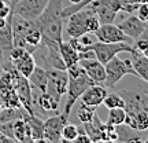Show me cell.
<instances>
[{
    "label": "cell",
    "instance_id": "cell-42",
    "mask_svg": "<svg viewBox=\"0 0 148 143\" xmlns=\"http://www.w3.org/2000/svg\"><path fill=\"white\" fill-rule=\"evenodd\" d=\"M3 109V103H1V101H0V110Z\"/></svg>",
    "mask_w": 148,
    "mask_h": 143
},
{
    "label": "cell",
    "instance_id": "cell-30",
    "mask_svg": "<svg viewBox=\"0 0 148 143\" xmlns=\"http://www.w3.org/2000/svg\"><path fill=\"white\" fill-rule=\"evenodd\" d=\"M11 12H14L11 8L8 0H0V18H7Z\"/></svg>",
    "mask_w": 148,
    "mask_h": 143
},
{
    "label": "cell",
    "instance_id": "cell-28",
    "mask_svg": "<svg viewBox=\"0 0 148 143\" xmlns=\"http://www.w3.org/2000/svg\"><path fill=\"white\" fill-rule=\"evenodd\" d=\"M79 132V128L71 122H66L62 129V142H74Z\"/></svg>",
    "mask_w": 148,
    "mask_h": 143
},
{
    "label": "cell",
    "instance_id": "cell-18",
    "mask_svg": "<svg viewBox=\"0 0 148 143\" xmlns=\"http://www.w3.org/2000/svg\"><path fill=\"white\" fill-rule=\"evenodd\" d=\"M27 79H29V83H30V85H32V88H37L40 92L47 91L48 74H47V69H45V68L38 66V65L36 64L33 72L30 73V76H29Z\"/></svg>",
    "mask_w": 148,
    "mask_h": 143
},
{
    "label": "cell",
    "instance_id": "cell-21",
    "mask_svg": "<svg viewBox=\"0 0 148 143\" xmlns=\"http://www.w3.org/2000/svg\"><path fill=\"white\" fill-rule=\"evenodd\" d=\"M132 65L134 70H136L137 77L143 79L145 83H148V58L144 57L143 54L137 51V50H134V53H132Z\"/></svg>",
    "mask_w": 148,
    "mask_h": 143
},
{
    "label": "cell",
    "instance_id": "cell-1",
    "mask_svg": "<svg viewBox=\"0 0 148 143\" xmlns=\"http://www.w3.org/2000/svg\"><path fill=\"white\" fill-rule=\"evenodd\" d=\"M62 10H63V0H48L44 11L38 18H36L41 29L42 37L56 43L63 40L62 33H63L64 19L60 17Z\"/></svg>",
    "mask_w": 148,
    "mask_h": 143
},
{
    "label": "cell",
    "instance_id": "cell-5",
    "mask_svg": "<svg viewBox=\"0 0 148 143\" xmlns=\"http://www.w3.org/2000/svg\"><path fill=\"white\" fill-rule=\"evenodd\" d=\"M4 59H7L14 66V69L25 77H29L36 66L33 54L22 47H12L8 51H4Z\"/></svg>",
    "mask_w": 148,
    "mask_h": 143
},
{
    "label": "cell",
    "instance_id": "cell-19",
    "mask_svg": "<svg viewBox=\"0 0 148 143\" xmlns=\"http://www.w3.org/2000/svg\"><path fill=\"white\" fill-rule=\"evenodd\" d=\"M12 136L15 139V142H33L30 128H29V124L25 118H18L12 122Z\"/></svg>",
    "mask_w": 148,
    "mask_h": 143
},
{
    "label": "cell",
    "instance_id": "cell-29",
    "mask_svg": "<svg viewBox=\"0 0 148 143\" xmlns=\"http://www.w3.org/2000/svg\"><path fill=\"white\" fill-rule=\"evenodd\" d=\"M92 1H95V0H81V1L77 3V4H69L67 7H63V10H62V12H60V17L64 19V18H67L69 15H71V14H74V12H77L78 10L86 7L88 4H90Z\"/></svg>",
    "mask_w": 148,
    "mask_h": 143
},
{
    "label": "cell",
    "instance_id": "cell-24",
    "mask_svg": "<svg viewBox=\"0 0 148 143\" xmlns=\"http://www.w3.org/2000/svg\"><path fill=\"white\" fill-rule=\"evenodd\" d=\"M14 12L8 15V21L3 28H0V48L3 51H8L12 48V28H11V18Z\"/></svg>",
    "mask_w": 148,
    "mask_h": 143
},
{
    "label": "cell",
    "instance_id": "cell-9",
    "mask_svg": "<svg viewBox=\"0 0 148 143\" xmlns=\"http://www.w3.org/2000/svg\"><path fill=\"white\" fill-rule=\"evenodd\" d=\"M47 74H48L47 91L49 94H52L53 96L60 99L67 91V83H69L67 72L49 68V69H47Z\"/></svg>",
    "mask_w": 148,
    "mask_h": 143
},
{
    "label": "cell",
    "instance_id": "cell-27",
    "mask_svg": "<svg viewBox=\"0 0 148 143\" xmlns=\"http://www.w3.org/2000/svg\"><path fill=\"white\" fill-rule=\"evenodd\" d=\"M103 105L106 106V109H115V107H125V101L122 98L121 94H115V92H111V94H107L104 101H103Z\"/></svg>",
    "mask_w": 148,
    "mask_h": 143
},
{
    "label": "cell",
    "instance_id": "cell-2",
    "mask_svg": "<svg viewBox=\"0 0 148 143\" xmlns=\"http://www.w3.org/2000/svg\"><path fill=\"white\" fill-rule=\"evenodd\" d=\"M64 30L69 37H79L85 33H95L96 29L100 26V21L96 12L88 6L64 18Z\"/></svg>",
    "mask_w": 148,
    "mask_h": 143
},
{
    "label": "cell",
    "instance_id": "cell-20",
    "mask_svg": "<svg viewBox=\"0 0 148 143\" xmlns=\"http://www.w3.org/2000/svg\"><path fill=\"white\" fill-rule=\"evenodd\" d=\"M23 118L29 124L33 142H44V121L40 120L38 116L29 114V113H26Z\"/></svg>",
    "mask_w": 148,
    "mask_h": 143
},
{
    "label": "cell",
    "instance_id": "cell-40",
    "mask_svg": "<svg viewBox=\"0 0 148 143\" xmlns=\"http://www.w3.org/2000/svg\"><path fill=\"white\" fill-rule=\"evenodd\" d=\"M19 0H10V4H11V8H12V11H14V7H15V4L18 3Z\"/></svg>",
    "mask_w": 148,
    "mask_h": 143
},
{
    "label": "cell",
    "instance_id": "cell-14",
    "mask_svg": "<svg viewBox=\"0 0 148 143\" xmlns=\"http://www.w3.org/2000/svg\"><path fill=\"white\" fill-rule=\"evenodd\" d=\"M78 64L84 69L85 73L88 74V77L90 80H93L97 84L104 83V80H106V69H104V65L101 64L100 61H97L96 58L79 59Z\"/></svg>",
    "mask_w": 148,
    "mask_h": 143
},
{
    "label": "cell",
    "instance_id": "cell-39",
    "mask_svg": "<svg viewBox=\"0 0 148 143\" xmlns=\"http://www.w3.org/2000/svg\"><path fill=\"white\" fill-rule=\"evenodd\" d=\"M121 3H141V0H121Z\"/></svg>",
    "mask_w": 148,
    "mask_h": 143
},
{
    "label": "cell",
    "instance_id": "cell-25",
    "mask_svg": "<svg viewBox=\"0 0 148 143\" xmlns=\"http://www.w3.org/2000/svg\"><path fill=\"white\" fill-rule=\"evenodd\" d=\"M126 117V111L122 107H115V109H108V117H107V124H111L114 127L123 125Z\"/></svg>",
    "mask_w": 148,
    "mask_h": 143
},
{
    "label": "cell",
    "instance_id": "cell-35",
    "mask_svg": "<svg viewBox=\"0 0 148 143\" xmlns=\"http://www.w3.org/2000/svg\"><path fill=\"white\" fill-rule=\"evenodd\" d=\"M11 142H14L11 138H8L7 135H4V133L0 131V143H11Z\"/></svg>",
    "mask_w": 148,
    "mask_h": 143
},
{
    "label": "cell",
    "instance_id": "cell-17",
    "mask_svg": "<svg viewBox=\"0 0 148 143\" xmlns=\"http://www.w3.org/2000/svg\"><path fill=\"white\" fill-rule=\"evenodd\" d=\"M33 99H34V103H37V106L40 107L44 113H47V111H55V113H58L60 99L56 98V96H53L52 94H49L48 91L40 92V95L37 96V98H34V95H33Z\"/></svg>",
    "mask_w": 148,
    "mask_h": 143
},
{
    "label": "cell",
    "instance_id": "cell-13",
    "mask_svg": "<svg viewBox=\"0 0 148 143\" xmlns=\"http://www.w3.org/2000/svg\"><path fill=\"white\" fill-rule=\"evenodd\" d=\"M95 35L97 40L103 43H127L130 39L118 28V25L114 23H100V26L96 29Z\"/></svg>",
    "mask_w": 148,
    "mask_h": 143
},
{
    "label": "cell",
    "instance_id": "cell-34",
    "mask_svg": "<svg viewBox=\"0 0 148 143\" xmlns=\"http://www.w3.org/2000/svg\"><path fill=\"white\" fill-rule=\"evenodd\" d=\"M78 40L81 41V44H84L85 47H89L90 44H92V37H90L89 33H85V35H82V36L78 37Z\"/></svg>",
    "mask_w": 148,
    "mask_h": 143
},
{
    "label": "cell",
    "instance_id": "cell-33",
    "mask_svg": "<svg viewBox=\"0 0 148 143\" xmlns=\"http://www.w3.org/2000/svg\"><path fill=\"white\" fill-rule=\"evenodd\" d=\"M74 142H77V143H89L90 138L86 135V132H85L84 129H79V132H78V135H77V138H75Z\"/></svg>",
    "mask_w": 148,
    "mask_h": 143
},
{
    "label": "cell",
    "instance_id": "cell-4",
    "mask_svg": "<svg viewBox=\"0 0 148 143\" xmlns=\"http://www.w3.org/2000/svg\"><path fill=\"white\" fill-rule=\"evenodd\" d=\"M104 69H106V80H104L106 88H114L127 74L137 76L130 59H121L116 55L112 57L107 64H104Z\"/></svg>",
    "mask_w": 148,
    "mask_h": 143
},
{
    "label": "cell",
    "instance_id": "cell-41",
    "mask_svg": "<svg viewBox=\"0 0 148 143\" xmlns=\"http://www.w3.org/2000/svg\"><path fill=\"white\" fill-rule=\"evenodd\" d=\"M70 1V4H77V3H79L81 0H69Z\"/></svg>",
    "mask_w": 148,
    "mask_h": 143
},
{
    "label": "cell",
    "instance_id": "cell-10",
    "mask_svg": "<svg viewBox=\"0 0 148 143\" xmlns=\"http://www.w3.org/2000/svg\"><path fill=\"white\" fill-rule=\"evenodd\" d=\"M67 121L69 117H64L59 113L56 116L48 117L47 120H44V142H62V129Z\"/></svg>",
    "mask_w": 148,
    "mask_h": 143
},
{
    "label": "cell",
    "instance_id": "cell-26",
    "mask_svg": "<svg viewBox=\"0 0 148 143\" xmlns=\"http://www.w3.org/2000/svg\"><path fill=\"white\" fill-rule=\"evenodd\" d=\"M96 110H97V107L88 106V105L81 102L78 110H77V117L82 124H86V122H90L93 120V117L96 116Z\"/></svg>",
    "mask_w": 148,
    "mask_h": 143
},
{
    "label": "cell",
    "instance_id": "cell-15",
    "mask_svg": "<svg viewBox=\"0 0 148 143\" xmlns=\"http://www.w3.org/2000/svg\"><path fill=\"white\" fill-rule=\"evenodd\" d=\"M108 94L106 90L104 85H100V84H93L88 87L86 90L84 91V94L79 96V99L82 103L88 105V106H93V107H99L103 103L106 95Z\"/></svg>",
    "mask_w": 148,
    "mask_h": 143
},
{
    "label": "cell",
    "instance_id": "cell-3",
    "mask_svg": "<svg viewBox=\"0 0 148 143\" xmlns=\"http://www.w3.org/2000/svg\"><path fill=\"white\" fill-rule=\"evenodd\" d=\"M96 84L93 80H90L88 77V74L84 72V69L81 70L77 76H69V83H67V101H66V105H64L63 109V114L64 117L70 116V111L73 110L75 102L79 99V96L84 94V91L90 87V85Z\"/></svg>",
    "mask_w": 148,
    "mask_h": 143
},
{
    "label": "cell",
    "instance_id": "cell-11",
    "mask_svg": "<svg viewBox=\"0 0 148 143\" xmlns=\"http://www.w3.org/2000/svg\"><path fill=\"white\" fill-rule=\"evenodd\" d=\"M48 0H19L14 7V14L25 19H36L40 17Z\"/></svg>",
    "mask_w": 148,
    "mask_h": 143
},
{
    "label": "cell",
    "instance_id": "cell-31",
    "mask_svg": "<svg viewBox=\"0 0 148 143\" xmlns=\"http://www.w3.org/2000/svg\"><path fill=\"white\" fill-rule=\"evenodd\" d=\"M137 17L144 22H148V1L141 3L137 8Z\"/></svg>",
    "mask_w": 148,
    "mask_h": 143
},
{
    "label": "cell",
    "instance_id": "cell-32",
    "mask_svg": "<svg viewBox=\"0 0 148 143\" xmlns=\"http://www.w3.org/2000/svg\"><path fill=\"white\" fill-rule=\"evenodd\" d=\"M138 3H121V11L127 12V14H133L136 12L138 8Z\"/></svg>",
    "mask_w": 148,
    "mask_h": 143
},
{
    "label": "cell",
    "instance_id": "cell-8",
    "mask_svg": "<svg viewBox=\"0 0 148 143\" xmlns=\"http://www.w3.org/2000/svg\"><path fill=\"white\" fill-rule=\"evenodd\" d=\"M88 7L96 12L100 23H112L121 11V0H95Z\"/></svg>",
    "mask_w": 148,
    "mask_h": 143
},
{
    "label": "cell",
    "instance_id": "cell-6",
    "mask_svg": "<svg viewBox=\"0 0 148 143\" xmlns=\"http://www.w3.org/2000/svg\"><path fill=\"white\" fill-rule=\"evenodd\" d=\"M89 50L93 51L95 54V58L97 61H100L101 64L104 65L110 61L112 57H115L118 54L121 53H134L136 48L133 47L132 44L129 43H125V41H121V43H103V41H99L97 43H92L89 46Z\"/></svg>",
    "mask_w": 148,
    "mask_h": 143
},
{
    "label": "cell",
    "instance_id": "cell-7",
    "mask_svg": "<svg viewBox=\"0 0 148 143\" xmlns=\"http://www.w3.org/2000/svg\"><path fill=\"white\" fill-rule=\"evenodd\" d=\"M14 88L19 101L22 103V107L29 113V114H34L36 116V111H34V101H33V88L29 79L19 74L16 70H14Z\"/></svg>",
    "mask_w": 148,
    "mask_h": 143
},
{
    "label": "cell",
    "instance_id": "cell-38",
    "mask_svg": "<svg viewBox=\"0 0 148 143\" xmlns=\"http://www.w3.org/2000/svg\"><path fill=\"white\" fill-rule=\"evenodd\" d=\"M7 21H8V17L7 18H0V28H3L7 23Z\"/></svg>",
    "mask_w": 148,
    "mask_h": 143
},
{
    "label": "cell",
    "instance_id": "cell-22",
    "mask_svg": "<svg viewBox=\"0 0 148 143\" xmlns=\"http://www.w3.org/2000/svg\"><path fill=\"white\" fill-rule=\"evenodd\" d=\"M59 53L62 55V59H63L66 68L78 62V53L71 47V44L69 41H64V40L59 41Z\"/></svg>",
    "mask_w": 148,
    "mask_h": 143
},
{
    "label": "cell",
    "instance_id": "cell-12",
    "mask_svg": "<svg viewBox=\"0 0 148 143\" xmlns=\"http://www.w3.org/2000/svg\"><path fill=\"white\" fill-rule=\"evenodd\" d=\"M125 101V111L126 114H134L138 111H148V95L143 92L122 90L119 92Z\"/></svg>",
    "mask_w": 148,
    "mask_h": 143
},
{
    "label": "cell",
    "instance_id": "cell-36",
    "mask_svg": "<svg viewBox=\"0 0 148 143\" xmlns=\"http://www.w3.org/2000/svg\"><path fill=\"white\" fill-rule=\"evenodd\" d=\"M3 61H4V51L0 48V74L3 72Z\"/></svg>",
    "mask_w": 148,
    "mask_h": 143
},
{
    "label": "cell",
    "instance_id": "cell-16",
    "mask_svg": "<svg viewBox=\"0 0 148 143\" xmlns=\"http://www.w3.org/2000/svg\"><path fill=\"white\" fill-rule=\"evenodd\" d=\"M145 25H147V22L141 21L137 15H130V17H127L126 19H123V21L119 22V23H118V28H119L127 37L136 40V39H138V37L141 36V33L144 32Z\"/></svg>",
    "mask_w": 148,
    "mask_h": 143
},
{
    "label": "cell",
    "instance_id": "cell-23",
    "mask_svg": "<svg viewBox=\"0 0 148 143\" xmlns=\"http://www.w3.org/2000/svg\"><path fill=\"white\" fill-rule=\"evenodd\" d=\"M27 111L23 107H3L0 110V125L14 122L18 118H23Z\"/></svg>",
    "mask_w": 148,
    "mask_h": 143
},
{
    "label": "cell",
    "instance_id": "cell-37",
    "mask_svg": "<svg viewBox=\"0 0 148 143\" xmlns=\"http://www.w3.org/2000/svg\"><path fill=\"white\" fill-rule=\"evenodd\" d=\"M138 39H144V40H147V41H148V22H147V25H145V29H144V32L141 33V36L138 37Z\"/></svg>",
    "mask_w": 148,
    "mask_h": 143
}]
</instances>
